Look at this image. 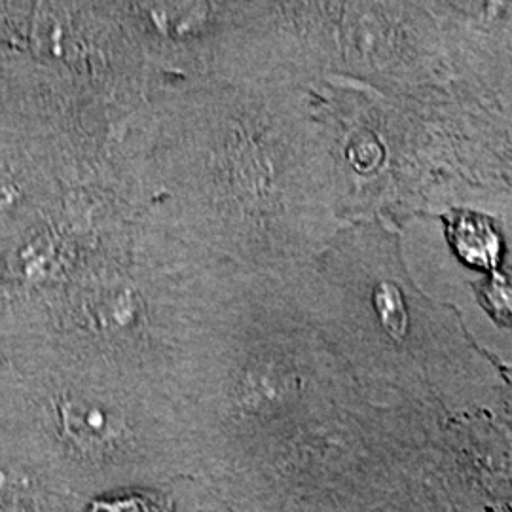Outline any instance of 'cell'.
I'll return each instance as SVG.
<instances>
[{"label": "cell", "instance_id": "obj_1", "mask_svg": "<svg viewBox=\"0 0 512 512\" xmlns=\"http://www.w3.org/2000/svg\"><path fill=\"white\" fill-rule=\"evenodd\" d=\"M454 245L469 264L490 266L499 255V238L492 224L473 215L456 222Z\"/></svg>", "mask_w": 512, "mask_h": 512}, {"label": "cell", "instance_id": "obj_2", "mask_svg": "<svg viewBox=\"0 0 512 512\" xmlns=\"http://www.w3.org/2000/svg\"><path fill=\"white\" fill-rule=\"evenodd\" d=\"M93 512H160L156 507H152L148 501L143 499H122V501H112V503H101L95 507Z\"/></svg>", "mask_w": 512, "mask_h": 512}]
</instances>
